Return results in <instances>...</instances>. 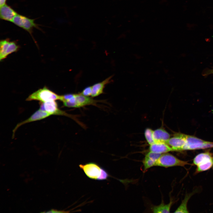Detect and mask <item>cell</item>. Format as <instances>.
Masks as SVG:
<instances>
[{
    "mask_svg": "<svg viewBox=\"0 0 213 213\" xmlns=\"http://www.w3.org/2000/svg\"><path fill=\"white\" fill-rule=\"evenodd\" d=\"M211 74H213V68L206 69L203 73V75L206 76Z\"/></svg>",
    "mask_w": 213,
    "mask_h": 213,
    "instance_id": "7402d4cb",
    "label": "cell"
},
{
    "mask_svg": "<svg viewBox=\"0 0 213 213\" xmlns=\"http://www.w3.org/2000/svg\"><path fill=\"white\" fill-rule=\"evenodd\" d=\"M59 95L49 89L46 86L34 92L26 99V101H38L45 102L52 101L60 100Z\"/></svg>",
    "mask_w": 213,
    "mask_h": 213,
    "instance_id": "3957f363",
    "label": "cell"
},
{
    "mask_svg": "<svg viewBox=\"0 0 213 213\" xmlns=\"http://www.w3.org/2000/svg\"><path fill=\"white\" fill-rule=\"evenodd\" d=\"M156 162L154 160L145 156L142 161L143 171L145 172L154 166Z\"/></svg>",
    "mask_w": 213,
    "mask_h": 213,
    "instance_id": "ac0fdd59",
    "label": "cell"
},
{
    "mask_svg": "<svg viewBox=\"0 0 213 213\" xmlns=\"http://www.w3.org/2000/svg\"><path fill=\"white\" fill-rule=\"evenodd\" d=\"M153 137L155 143L162 142L167 143L170 138V135L165 130L160 128L153 131Z\"/></svg>",
    "mask_w": 213,
    "mask_h": 213,
    "instance_id": "9a60e30c",
    "label": "cell"
},
{
    "mask_svg": "<svg viewBox=\"0 0 213 213\" xmlns=\"http://www.w3.org/2000/svg\"><path fill=\"white\" fill-rule=\"evenodd\" d=\"M45 212L46 213H62V212H64L63 211H58L57 210H54L52 209L51 210H49L48 211L46 212Z\"/></svg>",
    "mask_w": 213,
    "mask_h": 213,
    "instance_id": "603a6c76",
    "label": "cell"
},
{
    "mask_svg": "<svg viewBox=\"0 0 213 213\" xmlns=\"http://www.w3.org/2000/svg\"><path fill=\"white\" fill-rule=\"evenodd\" d=\"M212 148H213V142L206 141L193 136L186 135L183 151Z\"/></svg>",
    "mask_w": 213,
    "mask_h": 213,
    "instance_id": "8992f818",
    "label": "cell"
},
{
    "mask_svg": "<svg viewBox=\"0 0 213 213\" xmlns=\"http://www.w3.org/2000/svg\"><path fill=\"white\" fill-rule=\"evenodd\" d=\"M150 145L149 151L155 153L162 154L173 151L172 149L166 143L157 142Z\"/></svg>",
    "mask_w": 213,
    "mask_h": 213,
    "instance_id": "4fadbf2b",
    "label": "cell"
},
{
    "mask_svg": "<svg viewBox=\"0 0 213 213\" xmlns=\"http://www.w3.org/2000/svg\"><path fill=\"white\" fill-rule=\"evenodd\" d=\"M192 193L187 194L185 196L184 199L182 200L180 205L175 212V213H188L187 208V203Z\"/></svg>",
    "mask_w": 213,
    "mask_h": 213,
    "instance_id": "e0dca14e",
    "label": "cell"
},
{
    "mask_svg": "<svg viewBox=\"0 0 213 213\" xmlns=\"http://www.w3.org/2000/svg\"><path fill=\"white\" fill-rule=\"evenodd\" d=\"M39 109L42 111L49 113L51 115L64 116L69 117L81 126L85 128V126L77 119L76 116L69 114L60 109L56 101L45 102H40Z\"/></svg>",
    "mask_w": 213,
    "mask_h": 213,
    "instance_id": "7a4b0ae2",
    "label": "cell"
},
{
    "mask_svg": "<svg viewBox=\"0 0 213 213\" xmlns=\"http://www.w3.org/2000/svg\"><path fill=\"white\" fill-rule=\"evenodd\" d=\"M186 134L177 133L170 138L167 143L173 149V151H183L185 145Z\"/></svg>",
    "mask_w": 213,
    "mask_h": 213,
    "instance_id": "30bf717a",
    "label": "cell"
},
{
    "mask_svg": "<svg viewBox=\"0 0 213 213\" xmlns=\"http://www.w3.org/2000/svg\"><path fill=\"white\" fill-rule=\"evenodd\" d=\"M79 167L85 175L91 179L97 180L101 174L102 167L95 162H90L85 164H80Z\"/></svg>",
    "mask_w": 213,
    "mask_h": 213,
    "instance_id": "9c48e42d",
    "label": "cell"
},
{
    "mask_svg": "<svg viewBox=\"0 0 213 213\" xmlns=\"http://www.w3.org/2000/svg\"><path fill=\"white\" fill-rule=\"evenodd\" d=\"M20 46L14 41L8 38L1 40L0 42V61H1L9 54L17 52Z\"/></svg>",
    "mask_w": 213,
    "mask_h": 213,
    "instance_id": "52a82bcc",
    "label": "cell"
},
{
    "mask_svg": "<svg viewBox=\"0 0 213 213\" xmlns=\"http://www.w3.org/2000/svg\"><path fill=\"white\" fill-rule=\"evenodd\" d=\"M60 101L64 106L69 108H79L90 105L97 106L99 100L93 99L92 97L84 96L80 93H69L61 95Z\"/></svg>",
    "mask_w": 213,
    "mask_h": 213,
    "instance_id": "6da1fadb",
    "label": "cell"
},
{
    "mask_svg": "<svg viewBox=\"0 0 213 213\" xmlns=\"http://www.w3.org/2000/svg\"><path fill=\"white\" fill-rule=\"evenodd\" d=\"M193 163L196 166V173L207 170L213 166V153L208 151L200 153L194 158Z\"/></svg>",
    "mask_w": 213,
    "mask_h": 213,
    "instance_id": "277c9868",
    "label": "cell"
},
{
    "mask_svg": "<svg viewBox=\"0 0 213 213\" xmlns=\"http://www.w3.org/2000/svg\"><path fill=\"white\" fill-rule=\"evenodd\" d=\"M51 115L49 113L40 110V109L35 112L29 118L18 123L13 130L12 137H14L15 132L20 126L26 123L40 120Z\"/></svg>",
    "mask_w": 213,
    "mask_h": 213,
    "instance_id": "8fae6325",
    "label": "cell"
},
{
    "mask_svg": "<svg viewBox=\"0 0 213 213\" xmlns=\"http://www.w3.org/2000/svg\"><path fill=\"white\" fill-rule=\"evenodd\" d=\"M109 175L104 169L101 168V174L97 180H106L109 177Z\"/></svg>",
    "mask_w": 213,
    "mask_h": 213,
    "instance_id": "ffe728a7",
    "label": "cell"
},
{
    "mask_svg": "<svg viewBox=\"0 0 213 213\" xmlns=\"http://www.w3.org/2000/svg\"><path fill=\"white\" fill-rule=\"evenodd\" d=\"M190 164L187 161L178 159L169 153L162 154L155 163V166L165 168L175 166L184 167Z\"/></svg>",
    "mask_w": 213,
    "mask_h": 213,
    "instance_id": "5b68a950",
    "label": "cell"
},
{
    "mask_svg": "<svg viewBox=\"0 0 213 213\" xmlns=\"http://www.w3.org/2000/svg\"><path fill=\"white\" fill-rule=\"evenodd\" d=\"M92 92V86H89L84 88L80 93L85 96H91Z\"/></svg>",
    "mask_w": 213,
    "mask_h": 213,
    "instance_id": "44dd1931",
    "label": "cell"
},
{
    "mask_svg": "<svg viewBox=\"0 0 213 213\" xmlns=\"http://www.w3.org/2000/svg\"><path fill=\"white\" fill-rule=\"evenodd\" d=\"M12 22L17 26L29 32L32 36L34 28H38L34 19H30L25 16L17 14L14 18Z\"/></svg>",
    "mask_w": 213,
    "mask_h": 213,
    "instance_id": "ba28073f",
    "label": "cell"
},
{
    "mask_svg": "<svg viewBox=\"0 0 213 213\" xmlns=\"http://www.w3.org/2000/svg\"><path fill=\"white\" fill-rule=\"evenodd\" d=\"M7 0H0V6H1L6 3V2Z\"/></svg>",
    "mask_w": 213,
    "mask_h": 213,
    "instance_id": "cb8c5ba5",
    "label": "cell"
},
{
    "mask_svg": "<svg viewBox=\"0 0 213 213\" xmlns=\"http://www.w3.org/2000/svg\"><path fill=\"white\" fill-rule=\"evenodd\" d=\"M112 76H111L103 81L95 83L92 86V92L91 97H96L103 93L106 85L111 82Z\"/></svg>",
    "mask_w": 213,
    "mask_h": 213,
    "instance_id": "5bb4252c",
    "label": "cell"
},
{
    "mask_svg": "<svg viewBox=\"0 0 213 213\" xmlns=\"http://www.w3.org/2000/svg\"><path fill=\"white\" fill-rule=\"evenodd\" d=\"M153 131L149 128H146L145 131L144 135L145 138L150 145L155 143L153 137Z\"/></svg>",
    "mask_w": 213,
    "mask_h": 213,
    "instance_id": "d6986e66",
    "label": "cell"
},
{
    "mask_svg": "<svg viewBox=\"0 0 213 213\" xmlns=\"http://www.w3.org/2000/svg\"><path fill=\"white\" fill-rule=\"evenodd\" d=\"M17 14L12 8L6 4L0 6V17L2 20L12 22Z\"/></svg>",
    "mask_w": 213,
    "mask_h": 213,
    "instance_id": "7c38bea8",
    "label": "cell"
},
{
    "mask_svg": "<svg viewBox=\"0 0 213 213\" xmlns=\"http://www.w3.org/2000/svg\"><path fill=\"white\" fill-rule=\"evenodd\" d=\"M173 202L172 199H170V202L167 204L162 201L159 205L153 206L151 208L152 211L153 213H169Z\"/></svg>",
    "mask_w": 213,
    "mask_h": 213,
    "instance_id": "2e32d148",
    "label": "cell"
}]
</instances>
